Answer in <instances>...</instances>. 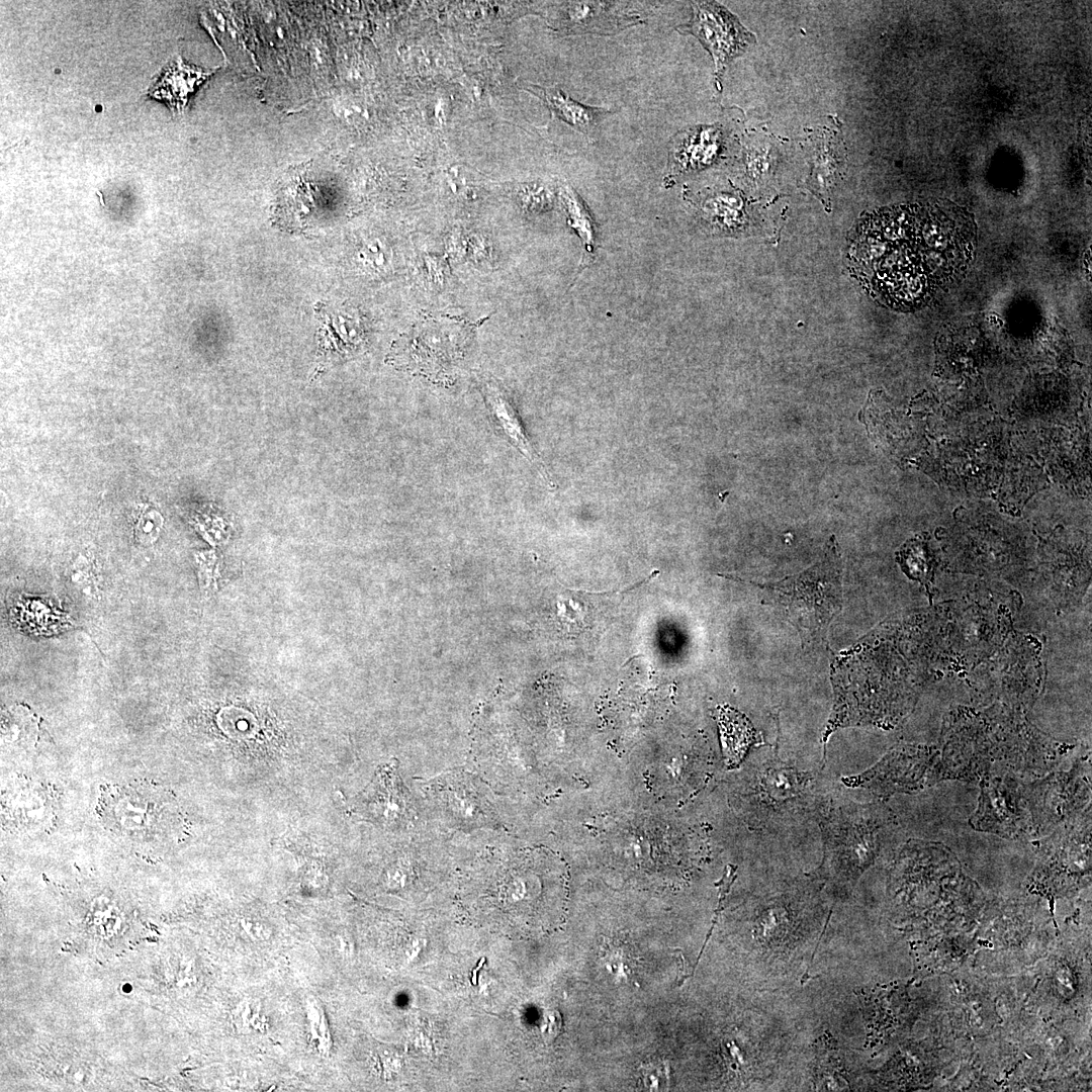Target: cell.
Here are the masks:
<instances>
[{
    "instance_id": "cell-1",
    "label": "cell",
    "mask_w": 1092,
    "mask_h": 1092,
    "mask_svg": "<svg viewBox=\"0 0 1092 1092\" xmlns=\"http://www.w3.org/2000/svg\"><path fill=\"white\" fill-rule=\"evenodd\" d=\"M977 247L973 214L950 201L901 204L870 212L847 238L853 278L894 310L920 309L956 283Z\"/></svg>"
},
{
    "instance_id": "cell-2",
    "label": "cell",
    "mask_w": 1092,
    "mask_h": 1092,
    "mask_svg": "<svg viewBox=\"0 0 1092 1092\" xmlns=\"http://www.w3.org/2000/svg\"><path fill=\"white\" fill-rule=\"evenodd\" d=\"M841 556L832 536L820 560L808 569L777 581L757 583L761 603L775 608L800 634L803 644L825 640L842 606Z\"/></svg>"
},
{
    "instance_id": "cell-3",
    "label": "cell",
    "mask_w": 1092,
    "mask_h": 1092,
    "mask_svg": "<svg viewBox=\"0 0 1092 1092\" xmlns=\"http://www.w3.org/2000/svg\"><path fill=\"white\" fill-rule=\"evenodd\" d=\"M1092 804L1033 840L1036 863L1028 889L1050 899L1069 895L1090 881Z\"/></svg>"
},
{
    "instance_id": "cell-4",
    "label": "cell",
    "mask_w": 1092,
    "mask_h": 1092,
    "mask_svg": "<svg viewBox=\"0 0 1092 1092\" xmlns=\"http://www.w3.org/2000/svg\"><path fill=\"white\" fill-rule=\"evenodd\" d=\"M982 715L995 767L1025 781L1058 769L1073 751L1074 746L1050 738L1016 710L996 706Z\"/></svg>"
},
{
    "instance_id": "cell-5",
    "label": "cell",
    "mask_w": 1092,
    "mask_h": 1092,
    "mask_svg": "<svg viewBox=\"0 0 1092 1092\" xmlns=\"http://www.w3.org/2000/svg\"><path fill=\"white\" fill-rule=\"evenodd\" d=\"M831 813L826 821L825 869L841 881H855L877 858L884 829L895 822L882 803L847 806L841 816Z\"/></svg>"
},
{
    "instance_id": "cell-6",
    "label": "cell",
    "mask_w": 1092,
    "mask_h": 1092,
    "mask_svg": "<svg viewBox=\"0 0 1092 1092\" xmlns=\"http://www.w3.org/2000/svg\"><path fill=\"white\" fill-rule=\"evenodd\" d=\"M174 811L167 793L147 783L111 787L99 801L100 816L107 828L139 842L166 838L173 826Z\"/></svg>"
},
{
    "instance_id": "cell-7",
    "label": "cell",
    "mask_w": 1092,
    "mask_h": 1092,
    "mask_svg": "<svg viewBox=\"0 0 1092 1092\" xmlns=\"http://www.w3.org/2000/svg\"><path fill=\"white\" fill-rule=\"evenodd\" d=\"M471 330L464 322L446 316L419 320L394 344L395 363L429 378L450 374L462 359Z\"/></svg>"
},
{
    "instance_id": "cell-8",
    "label": "cell",
    "mask_w": 1092,
    "mask_h": 1092,
    "mask_svg": "<svg viewBox=\"0 0 1092 1092\" xmlns=\"http://www.w3.org/2000/svg\"><path fill=\"white\" fill-rule=\"evenodd\" d=\"M980 793L969 824L979 832L1010 840H1035L1026 781L999 767L979 781Z\"/></svg>"
},
{
    "instance_id": "cell-9",
    "label": "cell",
    "mask_w": 1092,
    "mask_h": 1092,
    "mask_svg": "<svg viewBox=\"0 0 1092 1092\" xmlns=\"http://www.w3.org/2000/svg\"><path fill=\"white\" fill-rule=\"evenodd\" d=\"M1091 772L1089 753L1075 757L1068 769L1026 781L1036 839L1091 804Z\"/></svg>"
},
{
    "instance_id": "cell-10",
    "label": "cell",
    "mask_w": 1092,
    "mask_h": 1092,
    "mask_svg": "<svg viewBox=\"0 0 1092 1092\" xmlns=\"http://www.w3.org/2000/svg\"><path fill=\"white\" fill-rule=\"evenodd\" d=\"M845 784L861 787L882 798L914 794L942 782L940 751L936 745L900 744L866 771Z\"/></svg>"
},
{
    "instance_id": "cell-11",
    "label": "cell",
    "mask_w": 1092,
    "mask_h": 1092,
    "mask_svg": "<svg viewBox=\"0 0 1092 1092\" xmlns=\"http://www.w3.org/2000/svg\"><path fill=\"white\" fill-rule=\"evenodd\" d=\"M689 22L675 26L684 35H694L710 53L715 66V84L721 91V79L727 66L755 42L738 18L714 1H691Z\"/></svg>"
},
{
    "instance_id": "cell-12",
    "label": "cell",
    "mask_w": 1092,
    "mask_h": 1092,
    "mask_svg": "<svg viewBox=\"0 0 1092 1092\" xmlns=\"http://www.w3.org/2000/svg\"><path fill=\"white\" fill-rule=\"evenodd\" d=\"M725 149L719 124H700L678 130L668 144L666 175L682 176L716 164Z\"/></svg>"
},
{
    "instance_id": "cell-13",
    "label": "cell",
    "mask_w": 1092,
    "mask_h": 1092,
    "mask_svg": "<svg viewBox=\"0 0 1092 1092\" xmlns=\"http://www.w3.org/2000/svg\"><path fill=\"white\" fill-rule=\"evenodd\" d=\"M628 7L629 3L614 1L566 2L560 10V29L572 34L615 35L644 22Z\"/></svg>"
},
{
    "instance_id": "cell-14",
    "label": "cell",
    "mask_w": 1092,
    "mask_h": 1092,
    "mask_svg": "<svg viewBox=\"0 0 1092 1092\" xmlns=\"http://www.w3.org/2000/svg\"><path fill=\"white\" fill-rule=\"evenodd\" d=\"M358 807L363 816L383 826L392 827L407 820V797L395 763L389 762L377 769L362 793Z\"/></svg>"
},
{
    "instance_id": "cell-15",
    "label": "cell",
    "mask_w": 1092,
    "mask_h": 1092,
    "mask_svg": "<svg viewBox=\"0 0 1092 1092\" xmlns=\"http://www.w3.org/2000/svg\"><path fill=\"white\" fill-rule=\"evenodd\" d=\"M481 390L493 427L499 435L517 449L529 462L536 465L548 477L545 466L533 448L514 402L504 387L491 378H484Z\"/></svg>"
},
{
    "instance_id": "cell-16",
    "label": "cell",
    "mask_w": 1092,
    "mask_h": 1092,
    "mask_svg": "<svg viewBox=\"0 0 1092 1092\" xmlns=\"http://www.w3.org/2000/svg\"><path fill=\"white\" fill-rule=\"evenodd\" d=\"M529 90L540 97L557 118L592 139L604 119L615 111L582 104L558 88L530 85Z\"/></svg>"
},
{
    "instance_id": "cell-17",
    "label": "cell",
    "mask_w": 1092,
    "mask_h": 1092,
    "mask_svg": "<svg viewBox=\"0 0 1092 1092\" xmlns=\"http://www.w3.org/2000/svg\"><path fill=\"white\" fill-rule=\"evenodd\" d=\"M211 73L212 71L207 72L187 65L181 58H177L165 68L160 81L150 90L149 95L164 100L173 111L181 112L189 95Z\"/></svg>"
},
{
    "instance_id": "cell-18",
    "label": "cell",
    "mask_w": 1092,
    "mask_h": 1092,
    "mask_svg": "<svg viewBox=\"0 0 1092 1092\" xmlns=\"http://www.w3.org/2000/svg\"><path fill=\"white\" fill-rule=\"evenodd\" d=\"M843 150L836 135L824 133L817 141L812 156V166L808 185L826 205L829 193L835 187L843 169Z\"/></svg>"
},
{
    "instance_id": "cell-19",
    "label": "cell",
    "mask_w": 1092,
    "mask_h": 1092,
    "mask_svg": "<svg viewBox=\"0 0 1092 1092\" xmlns=\"http://www.w3.org/2000/svg\"><path fill=\"white\" fill-rule=\"evenodd\" d=\"M702 217L714 230L732 234L744 231L748 213L743 199L735 192L714 191L700 203Z\"/></svg>"
},
{
    "instance_id": "cell-20",
    "label": "cell",
    "mask_w": 1092,
    "mask_h": 1092,
    "mask_svg": "<svg viewBox=\"0 0 1092 1092\" xmlns=\"http://www.w3.org/2000/svg\"><path fill=\"white\" fill-rule=\"evenodd\" d=\"M723 753L728 765H736L755 740V731L748 719L730 707L717 712Z\"/></svg>"
},
{
    "instance_id": "cell-21",
    "label": "cell",
    "mask_w": 1092,
    "mask_h": 1092,
    "mask_svg": "<svg viewBox=\"0 0 1092 1092\" xmlns=\"http://www.w3.org/2000/svg\"><path fill=\"white\" fill-rule=\"evenodd\" d=\"M898 995L897 990H887L885 988L879 990H872L871 993H860V1001L864 1009V1014L868 1017V1021L872 1022L871 1026L874 1029L875 1036H886L891 1032H894L898 1026L901 1013L899 1007V1001L895 1000Z\"/></svg>"
},
{
    "instance_id": "cell-22",
    "label": "cell",
    "mask_w": 1092,
    "mask_h": 1092,
    "mask_svg": "<svg viewBox=\"0 0 1092 1092\" xmlns=\"http://www.w3.org/2000/svg\"><path fill=\"white\" fill-rule=\"evenodd\" d=\"M439 793L451 812L462 820H477L483 815V803L472 784L462 775L443 778Z\"/></svg>"
},
{
    "instance_id": "cell-23",
    "label": "cell",
    "mask_w": 1092,
    "mask_h": 1092,
    "mask_svg": "<svg viewBox=\"0 0 1092 1092\" xmlns=\"http://www.w3.org/2000/svg\"><path fill=\"white\" fill-rule=\"evenodd\" d=\"M815 1076L820 1090H845L849 1087L843 1058L836 1041L828 1034L818 1040Z\"/></svg>"
},
{
    "instance_id": "cell-24",
    "label": "cell",
    "mask_w": 1092,
    "mask_h": 1092,
    "mask_svg": "<svg viewBox=\"0 0 1092 1092\" xmlns=\"http://www.w3.org/2000/svg\"><path fill=\"white\" fill-rule=\"evenodd\" d=\"M10 803V815H13L15 823L25 826L26 828H35L46 824L52 817V800L49 798L43 790L35 788V786H29L28 788L18 789L11 796Z\"/></svg>"
},
{
    "instance_id": "cell-25",
    "label": "cell",
    "mask_w": 1092,
    "mask_h": 1092,
    "mask_svg": "<svg viewBox=\"0 0 1092 1092\" xmlns=\"http://www.w3.org/2000/svg\"><path fill=\"white\" fill-rule=\"evenodd\" d=\"M760 780V798L764 803L776 806L779 802L792 801L803 794L801 774L792 769L771 767Z\"/></svg>"
},
{
    "instance_id": "cell-26",
    "label": "cell",
    "mask_w": 1092,
    "mask_h": 1092,
    "mask_svg": "<svg viewBox=\"0 0 1092 1092\" xmlns=\"http://www.w3.org/2000/svg\"><path fill=\"white\" fill-rule=\"evenodd\" d=\"M560 197L567 213L570 226L576 232L582 241L584 249L592 253L595 247V221L578 194L569 185H562Z\"/></svg>"
},
{
    "instance_id": "cell-27",
    "label": "cell",
    "mask_w": 1092,
    "mask_h": 1092,
    "mask_svg": "<svg viewBox=\"0 0 1092 1092\" xmlns=\"http://www.w3.org/2000/svg\"><path fill=\"white\" fill-rule=\"evenodd\" d=\"M451 255L473 265L487 266L493 263V250L488 241L474 234L451 237L448 248Z\"/></svg>"
},
{
    "instance_id": "cell-28",
    "label": "cell",
    "mask_w": 1092,
    "mask_h": 1092,
    "mask_svg": "<svg viewBox=\"0 0 1092 1092\" xmlns=\"http://www.w3.org/2000/svg\"><path fill=\"white\" fill-rule=\"evenodd\" d=\"M518 196L522 208L531 213L547 211L554 202L553 188L543 182H531L522 185Z\"/></svg>"
},
{
    "instance_id": "cell-29",
    "label": "cell",
    "mask_w": 1092,
    "mask_h": 1092,
    "mask_svg": "<svg viewBox=\"0 0 1092 1092\" xmlns=\"http://www.w3.org/2000/svg\"><path fill=\"white\" fill-rule=\"evenodd\" d=\"M307 1019L313 1044L321 1055H328L332 1043L330 1028L324 1010L314 1000L307 1003Z\"/></svg>"
},
{
    "instance_id": "cell-30",
    "label": "cell",
    "mask_w": 1092,
    "mask_h": 1092,
    "mask_svg": "<svg viewBox=\"0 0 1092 1092\" xmlns=\"http://www.w3.org/2000/svg\"><path fill=\"white\" fill-rule=\"evenodd\" d=\"M235 1024L241 1032H266L268 1022L257 1002L249 1000L241 1003L234 1015Z\"/></svg>"
},
{
    "instance_id": "cell-31",
    "label": "cell",
    "mask_w": 1092,
    "mask_h": 1092,
    "mask_svg": "<svg viewBox=\"0 0 1092 1092\" xmlns=\"http://www.w3.org/2000/svg\"><path fill=\"white\" fill-rule=\"evenodd\" d=\"M161 526L162 518L157 512L143 511L134 527L135 537L144 544L152 543L157 539Z\"/></svg>"
},
{
    "instance_id": "cell-32",
    "label": "cell",
    "mask_w": 1092,
    "mask_h": 1092,
    "mask_svg": "<svg viewBox=\"0 0 1092 1092\" xmlns=\"http://www.w3.org/2000/svg\"><path fill=\"white\" fill-rule=\"evenodd\" d=\"M244 927L246 928L247 933L249 934V936H251L254 939L263 940V939H267L270 936V934H269L270 932H268L265 928L257 926V925L255 926V925H253V924H251L249 922H247V926H244Z\"/></svg>"
}]
</instances>
